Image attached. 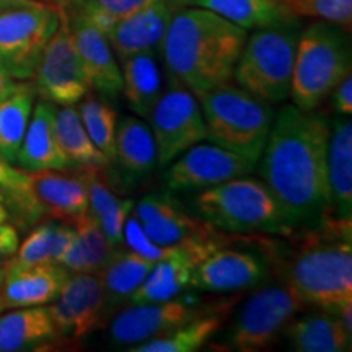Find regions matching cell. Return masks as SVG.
I'll list each match as a JSON object with an SVG mask.
<instances>
[{"label": "cell", "instance_id": "obj_33", "mask_svg": "<svg viewBox=\"0 0 352 352\" xmlns=\"http://www.w3.org/2000/svg\"><path fill=\"white\" fill-rule=\"evenodd\" d=\"M77 111L88 138L108 158L109 164H113L114 148H116V113L107 103L94 98V96H87Z\"/></svg>", "mask_w": 352, "mask_h": 352}, {"label": "cell", "instance_id": "obj_15", "mask_svg": "<svg viewBox=\"0 0 352 352\" xmlns=\"http://www.w3.org/2000/svg\"><path fill=\"white\" fill-rule=\"evenodd\" d=\"M50 314L57 336L80 340L100 328L108 314L101 283L96 274L72 272L51 302Z\"/></svg>", "mask_w": 352, "mask_h": 352}, {"label": "cell", "instance_id": "obj_18", "mask_svg": "<svg viewBox=\"0 0 352 352\" xmlns=\"http://www.w3.org/2000/svg\"><path fill=\"white\" fill-rule=\"evenodd\" d=\"M70 272L52 263L2 264L0 310L51 303L59 296Z\"/></svg>", "mask_w": 352, "mask_h": 352}, {"label": "cell", "instance_id": "obj_14", "mask_svg": "<svg viewBox=\"0 0 352 352\" xmlns=\"http://www.w3.org/2000/svg\"><path fill=\"white\" fill-rule=\"evenodd\" d=\"M256 164L215 144H196L171 162L165 173L170 191H195L250 175Z\"/></svg>", "mask_w": 352, "mask_h": 352}, {"label": "cell", "instance_id": "obj_21", "mask_svg": "<svg viewBox=\"0 0 352 352\" xmlns=\"http://www.w3.org/2000/svg\"><path fill=\"white\" fill-rule=\"evenodd\" d=\"M327 171L333 217L352 220V122L346 118L329 131Z\"/></svg>", "mask_w": 352, "mask_h": 352}, {"label": "cell", "instance_id": "obj_24", "mask_svg": "<svg viewBox=\"0 0 352 352\" xmlns=\"http://www.w3.org/2000/svg\"><path fill=\"white\" fill-rule=\"evenodd\" d=\"M285 334L298 352H344L351 351L352 333L331 311L303 316L289 323Z\"/></svg>", "mask_w": 352, "mask_h": 352}, {"label": "cell", "instance_id": "obj_22", "mask_svg": "<svg viewBox=\"0 0 352 352\" xmlns=\"http://www.w3.org/2000/svg\"><path fill=\"white\" fill-rule=\"evenodd\" d=\"M176 3L179 7L206 8L246 32L296 23L297 19L280 0H176Z\"/></svg>", "mask_w": 352, "mask_h": 352}, {"label": "cell", "instance_id": "obj_30", "mask_svg": "<svg viewBox=\"0 0 352 352\" xmlns=\"http://www.w3.org/2000/svg\"><path fill=\"white\" fill-rule=\"evenodd\" d=\"M230 308L212 311L182 324L173 331L162 334L131 347L132 352H195L208 344V341L222 328Z\"/></svg>", "mask_w": 352, "mask_h": 352}, {"label": "cell", "instance_id": "obj_44", "mask_svg": "<svg viewBox=\"0 0 352 352\" xmlns=\"http://www.w3.org/2000/svg\"><path fill=\"white\" fill-rule=\"evenodd\" d=\"M8 217H10V212H8L6 197H3V192L0 191V223L7 222Z\"/></svg>", "mask_w": 352, "mask_h": 352}, {"label": "cell", "instance_id": "obj_38", "mask_svg": "<svg viewBox=\"0 0 352 352\" xmlns=\"http://www.w3.org/2000/svg\"><path fill=\"white\" fill-rule=\"evenodd\" d=\"M122 241H124L131 252L138 253L147 259H152V261H158V259H162L170 252V246H158L157 243H153L147 236V233L144 232L142 223L132 214L127 217L124 223Z\"/></svg>", "mask_w": 352, "mask_h": 352}, {"label": "cell", "instance_id": "obj_1", "mask_svg": "<svg viewBox=\"0 0 352 352\" xmlns=\"http://www.w3.org/2000/svg\"><path fill=\"white\" fill-rule=\"evenodd\" d=\"M331 126L323 114L287 104L276 114L259 157L261 182L292 228L331 217L327 155Z\"/></svg>", "mask_w": 352, "mask_h": 352}, {"label": "cell", "instance_id": "obj_23", "mask_svg": "<svg viewBox=\"0 0 352 352\" xmlns=\"http://www.w3.org/2000/svg\"><path fill=\"white\" fill-rule=\"evenodd\" d=\"M57 338L50 308L21 307L0 316V352L33 349Z\"/></svg>", "mask_w": 352, "mask_h": 352}, {"label": "cell", "instance_id": "obj_7", "mask_svg": "<svg viewBox=\"0 0 352 352\" xmlns=\"http://www.w3.org/2000/svg\"><path fill=\"white\" fill-rule=\"evenodd\" d=\"M297 39L296 23L256 30L246 38L233 69L236 85L270 104L287 100Z\"/></svg>", "mask_w": 352, "mask_h": 352}, {"label": "cell", "instance_id": "obj_41", "mask_svg": "<svg viewBox=\"0 0 352 352\" xmlns=\"http://www.w3.org/2000/svg\"><path fill=\"white\" fill-rule=\"evenodd\" d=\"M23 82L26 80H16V78H13L7 70L0 67V101L6 100L7 96H10L12 94H15V91L23 85Z\"/></svg>", "mask_w": 352, "mask_h": 352}, {"label": "cell", "instance_id": "obj_19", "mask_svg": "<svg viewBox=\"0 0 352 352\" xmlns=\"http://www.w3.org/2000/svg\"><path fill=\"white\" fill-rule=\"evenodd\" d=\"M266 274L261 258L222 246L196 264L189 285L204 292H235L259 284Z\"/></svg>", "mask_w": 352, "mask_h": 352}, {"label": "cell", "instance_id": "obj_6", "mask_svg": "<svg viewBox=\"0 0 352 352\" xmlns=\"http://www.w3.org/2000/svg\"><path fill=\"white\" fill-rule=\"evenodd\" d=\"M195 206L201 219L228 233H287L292 232L287 219L259 179H228L206 188L196 196Z\"/></svg>", "mask_w": 352, "mask_h": 352}, {"label": "cell", "instance_id": "obj_42", "mask_svg": "<svg viewBox=\"0 0 352 352\" xmlns=\"http://www.w3.org/2000/svg\"><path fill=\"white\" fill-rule=\"evenodd\" d=\"M16 173H19V168H13L12 165L7 164H0V188L7 186L15 178Z\"/></svg>", "mask_w": 352, "mask_h": 352}, {"label": "cell", "instance_id": "obj_20", "mask_svg": "<svg viewBox=\"0 0 352 352\" xmlns=\"http://www.w3.org/2000/svg\"><path fill=\"white\" fill-rule=\"evenodd\" d=\"M56 104L39 101L33 108L32 118L21 140L16 164L28 171L67 170L69 164L56 139Z\"/></svg>", "mask_w": 352, "mask_h": 352}, {"label": "cell", "instance_id": "obj_9", "mask_svg": "<svg viewBox=\"0 0 352 352\" xmlns=\"http://www.w3.org/2000/svg\"><path fill=\"white\" fill-rule=\"evenodd\" d=\"M59 23V7L41 2L0 12V67L16 80L33 78L44 46Z\"/></svg>", "mask_w": 352, "mask_h": 352}, {"label": "cell", "instance_id": "obj_11", "mask_svg": "<svg viewBox=\"0 0 352 352\" xmlns=\"http://www.w3.org/2000/svg\"><path fill=\"white\" fill-rule=\"evenodd\" d=\"M235 300H220L204 303L191 297L170 298L155 303H135L114 316L109 336L120 346H138L173 331L188 321L209 315L222 308H232Z\"/></svg>", "mask_w": 352, "mask_h": 352}, {"label": "cell", "instance_id": "obj_4", "mask_svg": "<svg viewBox=\"0 0 352 352\" xmlns=\"http://www.w3.org/2000/svg\"><path fill=\"white\" fill-rule=\"evenodd\" d=\"M197 100L206 139L258 164L274 120L270 103L230 82L197 95Z\"/></svg>", "mask_w": 352, "mask_h": 352}, {"label": "cell", "instance_id": "obj_34", "mask_svg": "<svg viewBox=\"0 0 352 352\" xmlns=\"http://www.w3.org/2000/svg\"><path fill=\"white\" fill-rule=\"evenodd\" d=\"M70 223L76 228L78 248H80L83 261H85V272L98 274L111 259L114 246L109 243L104 232L101 230L98 222L90 212L80 215Z\"/></svg>", "mask_w": 352, "mask_h": 352}, {"label": "cell", "instance_id": "obj_29", "mask_svg": "<svg viewBox=\"0 0 352 352\" xmlns=\"http://www.w3.org/2000/svg\"><path fill=\"white\" fill-rule=\"evenodd\" d=\"M88 175V212L94 215L114 248L122 243L124 223L134 209V201L121 199L109 189L100 168H87Z\"/></svg>", "mask_w": 352, "mask_h": 352}, {"label": "cell", "instance_id": "obj_28", "mask_svg": "<svg viewBox=\"0 0 352 352\" xmlns=\"http://www.w3.org/2000/svg\"><path fill=\"white\" fill-rule=\"evenodd\" d=\"M54 129L57 144H59L69 166L101 170L103 166L109 165L108 158L88 138L78 111L74 107L56 109Z\"/></svg>", "mask_w": 352, "mask_h": 352}, {"label": "cell", "instance_id": "obj_13", "mask_svg": "<svg viewBox=\"0 0 352 352\" xmlns=\"http://www.w3.org/2000/svg\"><path fill=\"white\" fill-rule=\"evenodd\" d=\"M59 12L60 23L44 46L34 70V91L52 104L74 107L90 94L91 88L60 7Z\"/></svg>", "mask_w": 352, "mask_h": 352}, {"label": "cell", "instance_id": "obj_16", "mask_svg": "<svg viewBox=\"0 0 352 352\" xmlns=\"http://www.w3.org/2000/svg\"><path fill=\"white\" fill-rule=\"evenodd\" d=\"M59 7L63 8L70 38L80 57L90 88L109 98L120 95L122 74L108 38L67 0Z\"/></svg>", "mask_w": 352, "mask_h": 352}, {"label": "cell", "instance_id": "obj_40", "mask_svg": "<svg viewBox=\"0 0 352 352\" xmlns=\"http://www.w3.org/2000/svg\"><path fill=\"white\" fill-rule=\"evenodd\" d=\"M20 245L19 232L12 223H0V266L16 253Z\"/></svg>", "mask_w": 352, "mask_h": 352}, {"label": "cell", "instance_id": "obj_3", "mask_svg": "<svg viewBox=\"0 0 352 352\" xmlns=\"http://www.w3.org/2000/svg\"><path fill=\"white\" fill-rule=\"evenodd\" d=\"M310 241L285 264V285L303 303L336 314L352 303L351 220L327 217Z\"/></svg>", "mask_w": 352, "mask_h": 352}, {"label": "cell", "instance_id": "obj_12", "mask_svg": "<svg viewBox=\"0 0 352 352\" xmlns=\"http://www.w3.org/2000/svg\"><path fill=\"white\" fill-rule=\"evenodd\" d=\"M305 305L287 285L258 290L241 307L230 329V344L239 352L267 349Z\"/></svg>", "mask_w": 352, "mask_h": 352}, {"label": "cell", "instance_id": "obj_47", "mask_svg": "<svg viewBox=\"0 0 352 352\" xmlns=\"http://www.w3.org/2000/svg\"><path fill=\"white\" fill-rule=\"evenodd\" d=\"M280 2H284V3H285V2H289V0H280Z\"/></svg>", "mask_w": 352, "mask_h": 352}, {"label": "cell", "instance_id": "obj_36", "mask_svg": "<svg viewBox=\"0 0 352 352\" xmlns=\"http://www.w3.org/2000/svg\"><path fill=\"white\" fill-rule=\"evenodd\" d=\"M285 6L296 16H314L351 32L352 0H289Z\"/></svg>", "mask_w": 352, "mask_h": 352}, {"label": "cell", "instance_id": "obj_48", "mask_svg": "<svg viewBox=\"0 0 352 352\" xmlns=\"http://www.w3.org/2000/svg\"><path fill=\"white\" fill-rule=\"evenodd\" d=\"M0 280H2V279H0ZM0 311H2V310H0Z\"/></svg>", "mask_w": 352, "mask_h": 352}, {"label": "cell", "instance_id": "obj_31", "mask_svg": "<svg viewBox=\"0 0 352 352\" xmlns=\"http://www.w3.org/2000/svg\"><path fill=\"white\" fill-rule=\"evenodd\" d=\"M142 227L148 239L158 246H173L184 241L212 239L220 233L206 220L191 217L184 212L179 201L142 223Z\"/></svg>", "mask_w": 352, "mask_h": 352}, {"label": "cell", "instance_id": "obj_46", "mask_svg": "<svg viewBox=\"0 0 352 352\" xmlns=\"http://www.w3.org/2000/svg\"><path fill=\"white\" fill-rule=\"evenodd\" d=\"M0 279H2V270H0Z\"/></svg>", "mask_w": 352, "mask_h": 352}, {"label": "cell", "instance_id": "obj_10", "mask_svg": "<svg viewBox=\"0 0 352 352\" xmlns=\"http://www.w3.org/2000/svg\"><path fill=\"white\" fill-rule=\"evenodd\" d=\"M148 120L160 166H168L183 152L206 139L199 100L182 83H175L162 94Z\"/></svg>", "mask_w": 352, "mask_h": 352}, {"label": "cell", "instance_id": "obj_25", "mask_svg": "<svg viewBox=\"0 0 352 352\" xmlns=\"http://www.w3.org/2000/svg\"><path fill=\"white\" fill-rule=\"evenodd\" d=\"M122 88L126 103L139 118L148 120L162 96V76L155 52H142L121 60Z\"/></svg>", "mask_w": 352, "mask_h": 352}, {"label": "cell", "instance_id": "obj_8", "mask_svg": "<svg viewBox=\"0 0 352 352\" xmlns=\"http://www.w3.org/2000/svg\"><path fill=\"white\" fill-rule=\"evenodd\" d=\"M7 208L15 210L25 223L43 217L74 222L88 212V175L64 173V170L28 171L19 168L15 178L0 188Z\"/></svg>", "mask_w": 352, "mask_h": 352}, {"label": "cell", "instance_id": "obj_32", "mask_svg": "<svg viewBox=\"0 0 352 352\" xmlns=\"http://www.w3.org/2000/svg\"><path fill=\"white\" fill-rule=\"evenodd\" d=\"M34 87L23 82L19 90L0 101V164H16L21 140L33 113Z\"/></svg>", "mask_w": 352, "mask_h": 352}, {"label": "cell", "instance_id": "obj_2", "mask_svg": "<svg viewBox=\"0 0 352 352\" xmlns=\"http://www.w3.org/2000/svg\"><path fill=\"white\" fill-rule=\"evenodd\" d=\"M248 33L217 13L179 7L162 41L168 72L196 96L233 78Z\"/></svg>", "mask_w": 352, "mask_h": 352}, {"label": "cell", "instance_id": "obj_43", "mask_svg": "<svg viewBox=\"0 0 352 352\" xmlns=\"http://www.w3.org/2000/svg\"><path fill=\"white\" fill-rule=\"evenodd\" d=\"M34 2H38V0H0V12L10 10V8L32 6Z\"/></svg>", "mask_w": 352, "mask_h": 352}, {"label": "cell", "instance_id": "obj_5", "mask_svg": "<svg viewBox=\"0 0 352 352\" xmlns=\"http://www.w3.org/2000/svg\"><path fill=\"white\" fill-rule=\"evenodd\" d=\"M346 30L315 21L297 39L290 96L297 108L311 111L351 74V43Z\"/></svg>", "mask_w": 352, "mask_h": 352}, {"label": "cell", "instance_id": "obj_26", "mask_svg": "<svg viewBox=\"0 0 352 352\" xmlns=\"http://www.w3.org/2000/svg\"><path fill=\"white\" fill-rule=\"evenodd\" d=\"M114 162L131 178L147 176L157 164L152 129L139 116H124L116 124Z\"/></svg>", "mask_w": 352, "mask_h": 352}, {"label": "cell", "instance_id": "obj_39", "mask_svg": "<svg viewBox=\"0 0 352 352\" xmlns=\"http://www.w3.org/2000/svg\"><path fill=\"white\" fill-rule=\"evenodd\" d=\"M333 107L341 116L352 114V76H346L333 88Z\"/></svg>", "mask_w": 352, "mask_h": 352}, {"label": "cell", "instance_id": "obj_35", "mask_svg": "<svg viewBox=\"0 0 352 352\" xmlns=\"http://www.w3.org/2000/svg\"><path fill=\"white\" fill-rule=\"evenodd\" d=\"M100 32L107 33L113 23L151 6L153 0H67Z\"/></svg>", "mask_w": 352, "mask_h": 352}, {"label": "cell", "instance_id": "obj_27", "mask_svg": "<svg viewBox=\"0 0 352 352\" xmlns=\"http://www.w3.org/2000/svg\"><path fill=\"white\" fill-rule=\"evenodd\" d=\"M153 263L155 261L140 256L131 250L113 253L107 266L96 274L101 287H103L108 310L114 305H121L129 300L132 294L139 289V285L151 272Z\"/></svg>", "mask_w": 352, "mask_h": 352}, {"label": "cell", "instance_id": "obj_45", "mask_svg": "<svg viewBox=\"0 0 352 352\" xmlns=\"http://www.w3.org/2000/svg\"><path fill=\"white\" fill-rule=\"evenodd\" d=\"M47 2H57V0H47Z\"/></svg>", "mask_w": 352, "mask_h": 352}, {"label": "cell", "instance_id": "obj_37", "mask_svg": "<svg viewBox=\"0 0 352 352\" xmlns=\"http://www.w3.org/2000/svg\"><path fill=\"white\" fill-rule=\"evenodd\" d=\"M57 223L44 222L39 223L33 232L26 236L19 250L6 263L12 264H44L52 263V240H54ZM54 264V263H52Z\"/></svg>", "mask_w": 352, "mask_h": 352}, {"label": "cell", "instance_id": "obj_17", "mask_svg": "<svg viewBox=\"0 0 352 352\" xmlns=\"http://www.w3.org/2000/svg\"><path fill=\"white\" fill-rule=\"evenodd\" d=\"M178 8L176 0H153L142 10L113 23L104 36L114 56L124 60L134 54L157 52Z\"/></svg>", "mask_w": 352, "mask_h": 352}]
</instances>
